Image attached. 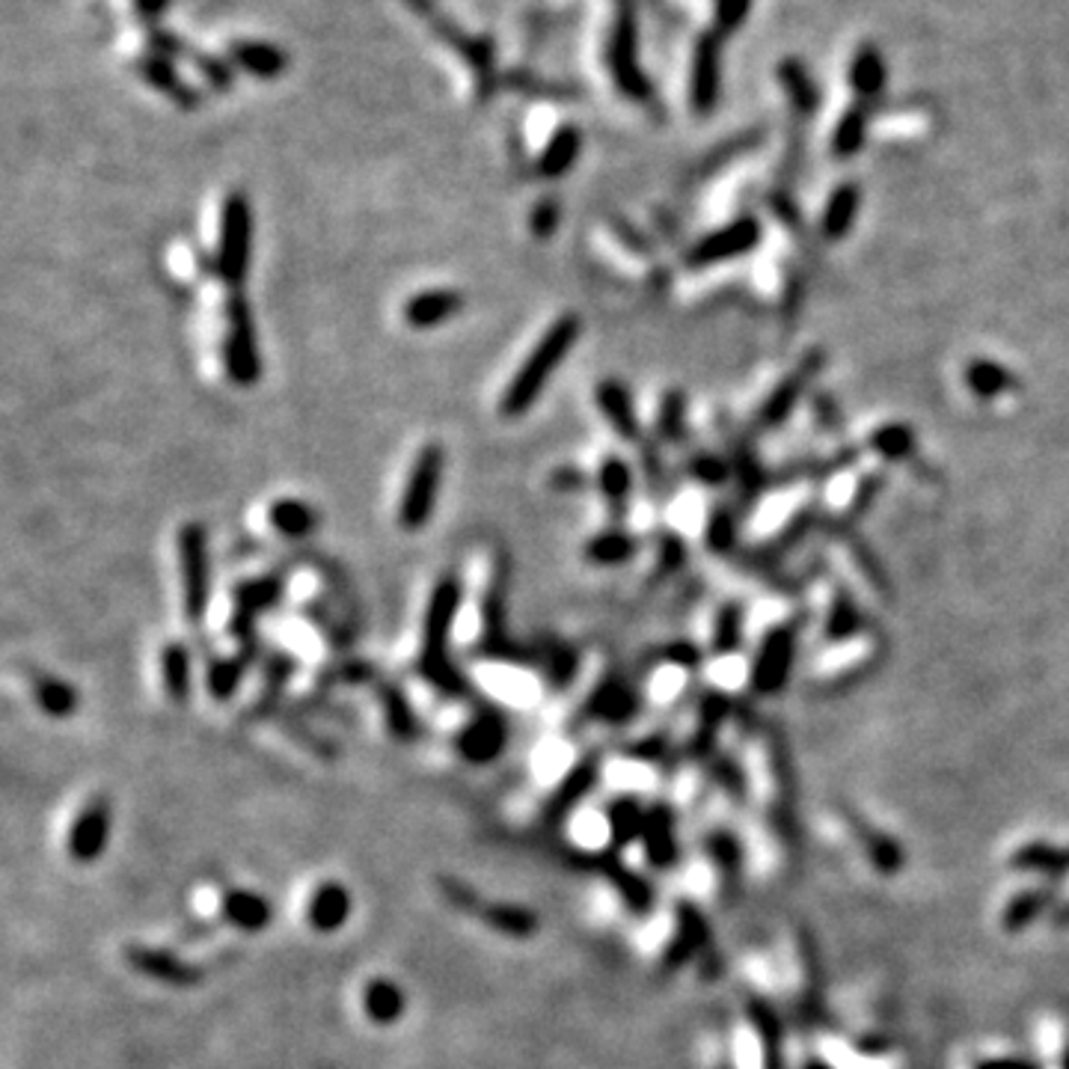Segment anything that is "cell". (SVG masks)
I'll use <instances>...</instances> for the list:
<instances>
[{"label":"cell","instance_id":"1","mask_svg":"<svg viewBox=\"0 0 1069 1069\" xmlns=\"http://www.w3.org/2000/svg\"><path fill=\"white\" fill-rule=\"evenodd\" d=\"M463 607V582L458 573H443L434 582V589L428 595L426 618H422V639H419V657L417 669L419 675L446 698H458L467 701L472 698V683L463 675L454 660L449 657V642H452L454 621Z\"/></svg>","mask_w":1069,"mask_h":1069},{"label":"cell","instance_id":"2","mask_svg":"<svg viewBox=\"0 0 1069 1069\" xmlns=\"http://www.w3.org/2000/svg\"><path fill=\"white\" fill-rule=\"evenodd\" d=\"M582 333L580 316L565 312L547 327L541 339L532 344V351L526 353V360L517 366V372L511 374L506 392L499 396V417L502 419H520L526 417L538 396L545 392V387L553 381V374L562 369L565 357L573 351V344Z\"/></svg>","mask_w":1069,"mask_h":1069},{"label":"cell","instance_id":"3","mask_svg":"<svg viewBox=\"0 0 1069 1069\" xmlns=\"http://www.w3.org/2000/svg\"><path fill=\"white\" fill-rule=\"evenodd\" d=\"M253 256V209L244 191H232L220 206L218 250H214V273L229 291H241L250 273Z\"/></svg>","mask_w":1069,"mask_h":1069},{"label":"cell","instance_id":"4","mask_svg":"<svg viewBox=\"0 0 1069 1069\" xmlns=\"http://www.w3.org/2000/svg\"><path fill=\"white\" fill-rule=\"evenodd\" d=\"M223 318H227V333H223V369L232 387L238 390H253L262 381V353L256 342V324L250 303L244 291H229L223 300Z\"/></svg>","mask_w":1069,"mask_h":1069},{"label":"cell","instance_id":"5","mask_svg":"<svg viewBox=\"0 0 1069 1069\" xmlns=\"http://www.w3.org/2000/svg\"><path fill=\"white\" fill-rule=\"evenodd\" d=\"M446 452L440 443H426L419 449L417 461L410 463L408 481L401 490L399 508H396V523L404 532H422L431 517H434L440 484H443Z\"/></svg>","mask_w":1069,"mask_h":1069},{"label":"cell","instance_id":"6","mask_svg":"<svg viewBox=\"0 0 1069 1069\" xmlns=\"http://www.w3.org/2000/svg\"><path fill=\"white\" fill-rule=\"evenodd\" d=\"M179 547V582H182V612L191 627L206 621L211 600L209 573V532L200 520H188L176 538Z\"/></svg>","mask_w":1069,"mask_h":1069},{"label":"cell","instance_id":"7","mask_svg":"<svg viewBox=\"0 0 1069 1069\" xmlns=\"http://www.w3.org/2000/svg\"><path fill=\"white\" fill-rule=\"evenodd\" d=\"M609 72L627 99L651 101V81L645 78L642 66L636 60V16L630 0H621L616 10V24L609 37Z\"/></svg>","mask_w":1069,"mask_h":1069},{"label":"cell","instance_id":"8","mask_svg":"<svg viewBox=\"0 0 1069 1069\" xmlns=\"http://www.w3.org/2000/svg\"><path fill=\"white\" fill-rule=\"evenodd\" d=\"M401 3H404L410 12H417L419 19L428 21V28L434 30L446 46L454 48V51L476 69L481 99H488L490 90H493V51H490L488 39H476L470 37V33H463L461 28H454V21H449L443 12L437 10L434 0H401Z\"/></svg>","mask_w":1069,"mask_h":1069},{"label":"cell","instance_id":"9","mask_svg":"<svg viewBox=\"0 0 1069 1069\" xmlns=\"http://www.w3.org/2000/svg\"><path fill=\"white\" fill-rule=\"evenodd\" d=\"M508 746V719L502 710L490 705H481L467 726L454 735V749L467 763H490L506 752Z\"/></svg>","mask_w":1069,"mask_h":1069},{"label":"cell","instance_id":"10","mask_svg":"<svg viewBox=\"0 0 1069 1069\" xmlns=\"http://www.w3.org/2000/svg\"><path fill=\"white\" fill-rule=\"evenodd\" d=\"M110 826H113V811L104 797H92L81 808V815L72 820L69 838H66V852L78 865H92L104 856L110 843Z\"/></svg>","mask_w":1069,"mask_h":1069},{"label":"cell","instance_id":"11","mask_svg":"<svg viewBox=\"0 0 1069 1069\" xmlns=\"http://www.w3.org/2000/svg\"><path fill=\"white\" fill-rule=\"evenodd\" d=\"M758 241H761V223L755 218H740L701 238L687 253V268H710V264L728 262V259L755 250Z\"/></svg>","mask_w":1069,"mask_h":1069},{"label":"cell","instance_id":"12","mask_svg":"<svg viewBox=\"0 0 1069 1069\" xmlns=\"http://www.w3.org/2000/svg\"><path fill=\"white\" fill-rule=\"evenodd\" d=\"M282 598V580L280 577H253V580L238 582L232 591V618H229V633L250 645L253 636L256 618L264 616L268 609H273Z\"/></svg>","mask_w":1069,"mask_h":1069},{"label":"cell","instance_id":"13","mask_svg":"<svg viewBox=\"0 0 1069 1069\" xmlns=\"http://www.w3.org/2000/svg\"><path fill=\"white\" fill-rule=\"evenodd\" d=\"M793 651H797V633H793L790 627L772 630V633L763 639L758 657H755L752 687L758 689V692H763V696L779 692L790 675Z\"/></svg>","mask_w":1069,"mask_h":1069},{"label":"cell","instance_id":"14","mask_svg":"<svg viewBox=\"0 0 1069 1069\" xmlns=\"http://www.w3.org/2000/svg\"><path fill=\"white\" fill-rule=\"evenodd\" d=\"M598 776H600L598 755H589V758H582L580 763H573L571 770L565 772V779L556 785L553 793L547 797L545 811H541L545 823H550V826L565 823L573 808L580 806L582 799L589 797L591 790H595V785H598Z\"/></svg>","mask_w":1069,"mask_h":1069},{"label":"cell","instance_id":"15","mask_svg":"<svg viewBox=\"0 0 1069 1069\" xmlns=\"http://www.w3.org/2000/svg\"><path fill=\"white\" fill-rule=\"evenodd\" d=\"M126 962L134 971L146 975V978L158 980V983H167V987H197L202 980V969L184 962L182 957H176L170 951H158V948H140V945H131L126 951Z\"/></svg>","mask_w":1069,"mask_h":1069},{"label":"cell","instance_id":"16","mask_svg":"<svg viewBox=\"0 0 1069 1069\" xmlns=\"http://www.w3.org/2000/svg\"><path fill=\"white\" fill-rule=\"evenodd\" d=\"M717 33H707L698 39L696 54H692V108L698 113H710L717 108L719 83H722V51H719Z\"/></svg>","mask_w":1069,"mask_h":1069},{"label":"cell","instance_id":"17","mask_svg":"<svg viewBox=\"0 0 1069 1069\" xmlns=\"http://www.w3.org/2000/svg\"><path fill=\"white\" fill-rule=\"evenodd\" d=\"M463 294L458 289H426L417 291L404 303L401 318L410 330H434V327L461 316Z\"/></svg>","mask_w":1069,"mask_h":1069},{"label":"cell","instance_id":"18","mask_svg":"<svg viewBox=\"0 0 1069 1069\" xmlns=\"http://www.w3.org/2000/svg\"><path fill=\"white\" fill-rule=\"evenodd\" d=\"M636 710H639V696L621 678L600 680L586 701V717L595 722H607V726H625L636 717Z\"/></svg>","mask_w":1069,"mask_h":1069},{"label":"cell","instance_id":"19","mask_svg":"<svg viewBox=\"0 0 1069 1069\" xmlns=\"http://www.w3.org/2000/svg\"><path fill=\"white\" fill-rule=\"evenodd\" d=\"M353 912V898L351 891L342 886V882H324L312 891V898L307 903V925L316 930V933H339L348 918Z\"/></svg>","mask_w":1069,"mask_h":1069},{"label":"cell","instance_id":"20","mask_svg":"<svg viewBox=\"0 0 1069 1069\" xmlns=\"http://www.w3.org/2000/svg\"><path fill=\"white\" fill-rule=\"evenodd\" d=\"M595 401H598L600 417L607 419V426L612 428V434L633 443L642 437V428H639V417H636L633 399H630V390L625 383L616 381V378H607V381L598 383L595 390Z\"/></svg>","mask_w":1069,"mask_h":1069},{"label":"cell","instance_id":"21","mask_svg":"<svg viewBox=\"0 0 1069 1069\" xmlns=\"http://www.w3.org/2000/svg\"><path fill=\"white\" fill-rule=\"evenodd\" d=\"M220 912H223L229 925L236 930H244V933H262L273 921L271 900L259 895V891H250V888L227 891L223 900H220Z\"/></svg>","mask_w":1069,"mask_h":1069},{"label":"cell","instance_id":"22","mask_svg":"<svg viewBox=\"0 0 1069 1069\" xmlns=\"http://www.w3.org/2000/svg\"><path fill=\"white\" fill-rule=\"evenodd\" d=\"M595 865H598L600 870H603V877L612 882V888H616L618 895H621V900H625V907L633 912V916H648L653 909V888L645 882L636 870H630L625 865V861H618L612 852H603L600 859H595Z\"/></svg>","mask_w":1069,"mask_h":1069},{"label":"cell","instance_id":"23","mask_svg":"<svg viewBox=\"0 0 1069 1069\" xmlns=\"http://www.w3.org/2000/svg\"><path fill=\"white\" fill-rule=\"evenodd\" d=\"M642 847L653 868L666 870L678 861V835H675V820H671V811L666 806L648 808Z\"/></svg>","mask_w":1069,"mask_h":1069},{"label":"cell","instance_id":"24","mask_svg":"<svg viewBox=\"0 0 1069 1069\" xmlns=\"http://www.w3.org/2000/svg\"><path fill=\"white\" fill-rule=\"evenodd\" d=\"M158 671H161L163 696L170 698L172 705H184L191 698L193 687V653L188 651V645H163L158 653Z\"/></svg>","mask_w":1069,"mask_h":1069},{"label":"cell","instance_id":"25","mask_svg":"<svg viewBox=\"0 0 1069 1069\" xmlns=\"http://www.w3.org/2000/svg\"><path fill=\"white\" fill-rule=\"evenodd\" d=\"M705 945H707L705 916H701L696 907H689V903H680V907H678V927H675V936H671V942H669V948H666V957H662V962H666L669 969H678V966H683V962H687L692 953L701 951Z\"/></svg>","mask_w":1069,"mask_h":1069},{"label":"cell","instance_id":"26","mask_svg":"<svg viewBox=\"0 0 1069 1069\" xmlns=\"http://www.w3.org/2000/svg\"><path fill=\"white\" fill-rule=\"evenodd\" d=\"M268 523L286 541H303L316 532L318 514L316 508L298 497H280L268 506Z\"/></svg>","mask_w":1069,"mask_h":1069},{"label":"cell","instance_id":"27","mask_svg":"<svg viewBox=\"0 0 1069 1069\" xmlns=\"http://www.w3.org/2000/svg\"><path fill=\"white\" fill-rule=\"evenodd\" d=\"M580 152H582L580 128H573V126L559 128V131L547 140L541 154H538L534 172H538L541 179H562L565 172H571V167L577 163Z\"/></svg>","mask_w":1069,"mask_h":1069},{"label":"cell","instance_id":"28","mask_svg":"<svg viewBox=\"0 0 1069 1069\" xmlns=\"http://www.w3.org/2000/svg\"><path fill=\"white\" fill-rule=\"evenodd\" d=\"M598 490L607 499V508L612 517H625L630 497H633V470L625 458L609 454L598 467Z\"/></svg>","mask_w":1069,"mask_h":1069},{"label":"cell","instance_id":"29","mask_svg":"<svg viewBox=\"0 0 1069 1069\" xmlns=\"http://www.w3.org/2000/svg\"><path fill=\"white\" fill-rule=\"evenodd\" d=\"M408 1010V998L401 992L399 983L387 978H374L363 989V1013L381 1028H390Z\"/></svg>","mask_w":1069,"mask_h":1069},{"label":"cell","instance_id":"30","mask_svg":"<svg viewBox=\"0 0 1069 1069\" xmlns=\"http://www.w3.org/2000/svg\"><path fill=\"white\" fill-rule=\"evenodd\" d=\"M232 63H236L241 72L253 74V78L273 81V78H280V74L286 72L289 57L282 54L277 46H271V42H236V46H232Z\"/></svg>","mask_w":1069,"mask_h":1069},{"label":"cell","instance_id":"31","mask_svg":"<svg viewBox=\"0 0 1069 1069\" xmlns=\"http://www.w3.org/2000/svg\"><path fill=\"white\" fill-rule=\"evenodd\" d=\"M645 817H648V808H642V802L633 797H618L607 808L609 838H612L616 850H625L633 841H642Z\"/></svg>","mask_w":1069,"mask_h":1069},{"label":"cell","instance_id":"32","mask_svg":"<svg viewBox=\"0 0 1069 1069\" xmlns=\"http://www.w3.org/2000/svg\"><path fill=\"white\" fill-rule=\"evenodd\" d=\"M250 662H253V648L232 653V657L211 660L209 671H206V689H209V696L214 698V701H229V698L238 692V687H241Z\"/></svg>","mask_w":1069,"mask_h":1069},{"label":"cell","instance_id":"33","mask_svg":"<svg viewBox=\"0 0 1069 1069\" xmlns=\"http://www.w3.org/2000/svg\"><path fill=\"white\" fill-rule=\"evenodd\" d=\"M381 710H383V722H387V731H390L399 743H413L419 737V719L410 707L408 696L401 692L399 687L392 683H383L381 687Z\"/></svg>","mask_w":1069,"mask_h":1069},{"label":"cell","instance_id":"34","mask_svg":"<svg viewBox=\"0 0 1069 1069\" xmlns=\"http://www.w3.org/2000/svg\"><path fill=\"white\" fill-rule=\"evenodd\" d=\"M639 550V541L625 529H607V532L595 534L586 541V562L600 565V568H612V565H625L627 559H633Z\"/></svg>","mask_w":1069,"mask_h":1069},{"label":"cell","instance_id":"35","mask_svg":"<svg viewBox=\"0 0 1069 1069\" xmlns=\"http://www.w3.org/2000/svg\"><path fill=\"white\" fill-rule=\"evenodd\" d=\"M33 701L37 707L46 713L48 719H69L74 717L78 710V689L66 680L54 678V675H42V678L33 683Z\"/></svg>","mask_w":1069,"mask_h":1069},{"label":"cell","instance_id":"36","mask_svg":"<svg viewBox=\"0 0 1069 1069\" xmlns=\"http://www.w3.org/2000/svg\"><path fill=\"white\" fill-rule=\"evenodd\" d=\"M479 916L484 918V925H488L493 933H502L508 936V939H529V936L538 933V916L526 907L490 903L488 909H481Z\"/></svg>","mask_w":1069,"mask_h":1069},{"label":"cell","instance_id":"37","mask_svg":"<svg viewBox=\"0 0 1069 1069\" xmlns=\"http://www.w3.org/2000/svg\"><path fill=\"white\" fill-rule=\"evenodd\" d=\"M861 206V191L859 184H841L838 191L829 197L826 202V214H823V236L829 241H838L850 232L852 220L859 214Z\"/></svg>","mask_w":1069,"mask_h":1069},{"label":"cell","instance_id":"38","mask_svg":"<svg viewBox=\"0 0 1069 1069\" xmlns=\"http://www.w3.org/2000/svg\"><path fill=\"white\" fill-rule=\"evenodd\" d=\"M140 74H143L146 81L152 83L154 90L167 92V99L176 101L179 108L191 110L200 104L197 92H193L191 87L179 78V74L172 72L170 63H163V60H158V57H146L143 63H140Z\"/></svg>","mask_w":1069,"mask_h":1069},{"label":"cell","instance_id":"39","mask_svg":"<svg viewBox=\"0 0 1069 1069\" xmlns=\"http://www.w3.org/2000/svg\"><path fill=\"white\" fill-rule=\"evenodd\" d=\"M850 83L861 99H877L882 92V87H886V60H882L877 48L865 46L859 54L852 57Z\"/></svg>","mask_w":1069,"mask_h":1069},{"label":"cell","instance_id":"40","mask_svg":"<svg viewBox=\"0 0 1069 1069\" xmlns=\"http://www.w3.org/2000/svg\"><path fill=\"white\" fill-rule=\"evenodd\" d=\"M1010 865L1019 870H1037V873H1049V877H1060L1069 873V847H1049V843H1028L1022 850L1013 852Z\"/></svg>","mask_w":1069,"mask_h":1069},{"label":"cell","instance_id":"41","mask_svg":"<svg viewBox=\"0 0 1069 1069\" xmlns=\"http://www.w3.org/2000/svg\"><path fill=\"white\" fill-rule=\"evenodd\" d=\"M966 383H969L971 392H978L980 399H996L1001 392H1007L1013 383V374L1001 369L998 363H989V360H978L966 369Z\"/></svg>","mask_w":1069,"mask_h":1069},{"label":"cell","instance_id":"42","mask_svg":"<svg viewBox=\"0 0 1069 1069\" xmlns=\"http://www.w3.org/2000/svg\"><path fill=\"white\" fill-rule=\"evenodd\" d=\"M865 134H868V119H865V110L861 108L847 110L841 122H838V128H835V137H832L835 154H838V158H850V154H856L861 149V143H865Z\"/></svg>","mask_w":1069,"mask_h":1069},{"label":"cell","instance_id":"43","mask_svg":"<svg viewBox=\"0 0 1069 1069\" xmlns=\"http://www.w3.org/2000/svg\"><path fill=\"white\" fill-rule=\"evenodd\" d=\"M806 378H808V369H802V372L790 374L788 381H781L779 387L772 390V396L767 399V408H763V422H767V426H776V422H781V419L788 417L790 410H793Z\"/></svg>","mask_w":1069,"mask_h":1069},{"label":"cell","instance_id":"44","mask_svg":"<svg viewBox=\"0 0 1069 1069\" xmlns=\"http://www.w3.org/2000/svg\"><path fill=\"white\" fill-rule=\"evenodd\" d=\"M755 1028L761 1033L763 1049H767V1069H785V1058H781V1028L779 1019L772 1016L770 1007L755 1005L752 1007Z\"/></svg>","mask_w":1069,"mask_h":1069},{"label":"cell","instance_id":"45","mask_svg":"<svg viewBox=\"0 0 1069 1069\" xmlns=\"http://www.w3.org/2000/svg\"><path fill=\"white\" fill-rule=\"evenodd\" d=\"M577 671H580V657H577L571 645H550L545 660V678L556 689H562L577 678Z\"/></svg>","mask_w":1069,"mask_h":1069},{"label":"cell","instance_id":"46","mask_svg":"<svg viewBox=\"0 0 1069 1069\" xmlns=\"http://www.w3.org/2000/svg\"><path fill=\"white\" fill-rule=\"evenodd\" d=\"M781 83L788 87L790 99H793V104H797L799 110H815L817 87L815 81H811V74H808L797 60L781 63Z\"/></svg>","mask_w":1069,"mask_h":1069},{"label":"cell","instance_id":"47","mask_svg":"<svg viewBox=\"0 0 1069 1069\" xmlns=\"http://www.w3.org/2000/svg\"><path fill=\"white\" fill-rule=\"evenodd\" d=\"M726 713H728L726 698L707 696L705 701H701V717H698L696 740H692V749H696V752H707V746H710V740L717 737V731H719V726H722Z\"/></svg>","mask_w":1069,"mask_h":1069},{"label":"cell","instance_id":"48","mask_svg":"<svg viewBox=\"0 0 1069 1069\" xmlns=\"http://www.w3.org/2000/svg\"><path fill=\"white\" fill-rule=\"evenodd\" d=\"M683 422H687V401L678 390L666 392L660 401V413H657V434L662 440H680Z\"/></svg>","mask_w":1069,"mask_h":1069},{"label":"cell","instance_id":"49","mask_svg":"<svg viewBox=\"0 0 1069 1069\" xmlns=\"http://www.w3.org/2000/svg\"><path fill=\"white\" fill-rule=\"evenodd\" d=\"M870 446H873V449H877V454H882V458L900 461V458H907V454L912 452V446H916V437H912V431H909V428L888 426V428H882V431H877V434L870 437Z\"/></svg>","mask_w":1069,"mask_h":1069},{"label":"cell","instance_id":"50","mask_svg":"<svg viewBox=\"0 0 1069 1069\" xmlns=\"http://www.w3.org/2000/svg\"><path fill=\"white\" fill-rule=\"evenodd\" d=\"M1042 907H1046V895H1040V891H1025V895L1013 898V903L1005 912L1007 930H1022L1025 925H1031Z\"/></svg>","mask_w":1069,"mask_h":1069},{"label":"cell","instance_id":"51","mask_svg":"<svg viewBox=\"0 0 1069 1069\" xmlns=\"http://www.w3.org/2000/svg\"><path fill=\"white\" fill-rule=\"evenodd\" d=\"M740 627H743L740 609H726V612L717 618V627H713V651H735L737 645H740Z\"/></svg>","mask_w":1069,"mask_h":1069},{"label":"cell","instance_id":"52","mask_svg":"<svg viewBox=\"0 0 1069 1069\" xmlns=\"http://www.w3.org/2000/svg\"><path fill=\"white\" fill-rule=\"evenodd\" d=\"M752 0H717V37H728L743 28Z\"/></svg>","mask_w":1069,"mask_h":1069},{"label":"cell","instance_id":"53","mask_svg":"<svg viewBox=\"0 0 1069 1069\" xmlns=\"http://www.w3.org/2000/svg\"><path fill=\"white\" fill-rule=\"evenodd\" d=\"M559 218H562V211H559V202L541 200L532 209V218H529V229H532V236L538 238V241H547V238H553V232L559 229Z\"/></svg>","mask_w":1069,"mask_h":1069},{"label":"cell","instance_id":"54","mask_svg":"<svg viewBox=\"0 0 1069 1069\" xmlns=\"http://www.w3.org/2000/svg\"><path fill=\"white\" fill-rule=\"evenodd\" d=\"M707 852H710V861H713L717 868L726 870V873H735V870L740 868V847H737L731 835H713V838L707 841Z\"/></svg>","mask_w":1069,"mask_h":1069},{"label":"cell","instance_id":"55","mask_svg":"<svg viewBox=\"0 0 1069 1069\" xmlns=\"http://www.w3.org/2000/svg\"><path fill=\"white\" fill-rule=\"evenodd\" d=\"M868 852H870V861H873L879 870H886V873H895V870L903 865V852H900L898 843L891 841V838H882V835L870 841Z\"/></svg>","mask_w":1069,"mask_h":1069},{"label":"cell","instance_id":"56","mask_svg":"<svg viewBox=\"0 0 1069 1069\" xmlns=\"http://www.w3.org/2000/svg\"><path fill=\"white\" fill-rule=\"evenodd\" d=\"M731 541V520L726 514L710 517V529H707V545L710 550H726Z\"/></svg>","mask_w":1069,"mask_h":1069},{"label":"cell","instance_id":"57","mask_svg":"<svg viewBox=\"0 0 1069 1069\" xmlns=\"http://www.w3.org/2000/svg\"><path fill=\"white\" fill-rule=\"evenodd\" d=\"M550 484L556 490H582L586 488V472L577 470V467H559V470L550 476Z\"/></svg>","mask_w":1069,"mask_h":1069},{"label":"cell","instance_id":"58","mask_svg":"<svg viewBox=\"0 0 1069 1069\" xmlns=\"http://www.w3.org/2000/svg\"><path fill=\"white\" fill-rule=\"evenodd\" d=\"M696 476L701 481H707V484H719V481L726 479V467L719 461H710V458H698Z\"/></svg>","mask_w":1069,"mask_h":1069},{"label":"cell","instance_id":"59","mask_svg":"<svg viewBox=\"0 0 1069 1069\" xmlns=\"http://www.w3.org/2000/svg\"><path fill=\"white\" fill-rule=\"evenodd\" d=\"M660 562L666 565V568H671L675 565V559H680L683 556V545H680V538H675V534H662L660 538Z\"/></svg>","mask_w":1069,"mask_h":1069},{"label":"cell","instance_id":"60","mask_svg":"<svg viewBox=\"0 0 1069 1069\" xmlns=\"http://www.w3.org/2000/svg\"><path fill=\"white\" fill-rule=\"evenodd\" d=\"M669 660H675L678 666H683V669H696L698 653H696V648H689L687 642H680V645H675V648H669Z\"/></svg>","mask_w":1069,"mask_h":1069},{"label":"cell","instance_id":"61","mask_svg":"<svg viewBox=\"0 0 1069 1069\" xmlns=\"http://www.w3.org/2000/svg\"><path fill=\"white\" fill-rule=\"evenodd\" d=\"M978 1069H1033L1031 1063H1022V1060H983Z\"/></svg>","mask_w":1069,"mask_h":1069},{"label":"cell","instance_id":"62","mask_svg":"<svg viewBox=\"0 0 1069 1069\" xmlns=\"http://www.w3.org/2000/svg\"><path fill=\"white\" fill-rule=\"evenodd\" d=\"M167 7V0H137V10H140V16H158V12Z\"/></svg>","mask_w":1069,"mask_h":1069},{"label":"cell","instance_id":"63","mask_svg":"<svg viewBox=\"0 0 1069 1069\" xmlns=\"http://www.w3.org/2000/svg\"><path fill=\"white\" fill-rule=\"evenodd\" d=\"M806 1069H832V1067H826V1063H808Z\"/></svg>","mask_w":1069,"mask_h":1069},{"label":"cell","instance_id":"64","mask_svg":"<svg viewBox=\"0 0 1069 1069\" xmlns=\"http://www.w3.org/2000/svg\"><path fill=\"white\" fill-rule=\"evenodd\" d=\"M1063 1069H1069V1055H1067V1060H1063Z\"/></svg>","mask_w":1069,"mask_h":1069}]
</instances>
